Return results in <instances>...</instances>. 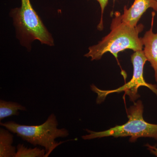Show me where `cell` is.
Wrapping results in <instances>:
<instances>
[{"mask_svg": "<svg viewBox=\"0 0 157 157\" xmlns=\"http://www.w3.org/2000/svg\"><path fill=\"white\" fill-rule=\"evenodd\" d=\"M144 28L142 24L134 27L124 22L121 13L116 11L110 25V33L97 45L90 46L84 56L90 57L91 61L99 60L104 54L109 52L117 59L118 53L126 49L142 50L143 45L139 34Z\"/></svg>", "mask_w": 157, "mask_h": 157, "instance_id": "1", "label": "cell"}, {"mask_svg": "<svg viewBox=\"0 0 157 157\" xmlns=\"http://www.w3.org/2000/svg\"><path fill=\"white\" fill-rule=\"evenodd\" d=\"M10 16L13 19L17 39L28 50H31V44L35 40L50 46L55 45L52 35L34 10L30 0H21V7L11 9Z\"/></svg>", "mask_w": 157, "mask_h": 157, "instance_id": "2", "label": "cell"}, {"mask_svg": "<svg viewBox=\"0 0 157 157\" xmlns=\"http://www.w3.org/2000/svg\"><path fill=\"white\" fill-rule=\"evenodd\" d=\"M0 124L22 140L34 146L44 147L46 151L45 157H48L55 148L63 142L58 143L56 140V138L67 137L69 135L67 129L58 128V122L54 113H52L47 120L40 125H25L12 121Z\"/></svg>", "mask_w": 157, "mask_h": 157, "instance_id": "3", "label": "cell"}, {"mask_svg": "<svg viewBox=\"0 0 157 157\" xmlns=\"http://www.w3.org/2000/svg\"><path fill=\"white\" fill-rule=\"evenodd\" d=\"M144 106L142 101H138L127 110L128 121L121 125H117L111 128L96 132L86 129L88 135L82 137L84 140L107 137H130L129 141L135 142L140 137H150L157 140V124L149 123L143 118Z\"/></svg>", "mask_w": 157, "mask_h": 157, "instance_id": "4", "label": "cell"}, {"mask_svg": "<svg viewBox=\"0 0 157 157\" xmlns=\"http://www.w3.org/2000/svg\"><path fill=\"white\" fill-rule=\"evenodd\" d=\"M147 61L143 50L134 52L131 56V61L133 66L132 78L128 82L117 89L106 90L99 89L94 85L91 86L93 91L98 94L97 103L101 104L109 94L123 91L129 96L130 101L134 102L139 98L138 88L142 86L148 88L157 96L156 85L147 83L144 78V67Z\"/></svg>", "mask_w": 157, "mask_h": 157, "instance_id": "5", "label": "cell"}, {"mask_svg": "<svg viewBox=\"0 0 157 157\" xmlns=\"http://www.w3.org/2000/svg\"><path fill=\"white\" fill-rule=\"evenodd\" d=\"M148 9H152L157 12V0H135L129 9L124 6L122 18L130 25L136 26L140 18Z\"/></svg>", "mask_w": 157, "mask_h": 157, "instance_id": "6", "label": "cell"}, {"mask_svg": "<svg viewBox=\"0 0 157 157\" xmlns=\"http://www.w3.org/2000/svg\"><path fill=\"white\" fill-rule=\"evenodd\" d=\"M151 27L147 31L144 36L141 38L144 47V52L155 71V80L157 83V33L153 31L155 12L151 13Z\"/></svg>", "mask_w": 157, "mask_h": 157, "instance_id": "7", "label": "cell"}, {"mask_svg": "<svg viewBox=\"0 0 157 157\" xmlns=\"http://www.w3.org/2000/svg\"><path fill=\"white\" fill-rule=\"evenodd\" d=\"M14 136L9 130L0 128V157H14L17 147L12 145Z\"/></svg>", "mask_w": 157, "mask_h": 157, "instance_id": "8", "label": "cell"}, {"mask_svg": "<svg viewBox=\"0 0 157 157\" xmlns=\"http://www.w3.org/2000/svg\"><path fill=\"white\" fill-rule=\"evenodd\" d=\"M18 110L26 111V108L17 102L0 101V121L11 116L19 115Z\"/></svg>", "mask_w": 157, "mask_h": 157, "instance_id": "9", "label": "cell"}, {"mask_svg": "<svg viewBox=\"0 0 157 157\" xmlns=\"http://www.w3.org/2000/svg\"><path fill=\"white\" fill-rule=\"evenodd\" d=\"M16 147L17 151L14 157H44L46 155L45 149L37 147L28 148L21 144H19Z\"/></svg>", "mask_w": 157, "mask_h": 157, "instance_id": "10", "label": "cell"}, {"mask_svg": "<svg viewBox=\"0 0 157 157\" xmlns=\"http://www.w3.org/2000/svg\"><path fill=\"white\" fill-rule=\"evenodd\" d=\"M98 1L101 7V17L100 19V22L99 24L98 25L97 28L100 31H102L104 29V22H103V15L104 10L106 6H107L109 0H96Z\"/></svg>", "mask_w": 157, "mask_h": 157, "instance_id": "11", "label": "cell"}, {"mask_svg": "<svg viewBox=\"0 0 157 157\" xmlns=\"http://www.w3.org/2000/svg\"><path fill=\"white\" fill-rule=\"evenodd\" d=\"M145 146L147 147V149L153 155L157 157V147L156 146H153L151 144H145Z\"/></svg>", "mask_w": 157, "mask_h": 157, "instance_id": "12", "label": "cell"}, {"mask_svg": "<svg viewBox=\"0 0 157 157\" xmlns=\"http://www.w3.org/2000/svg\"><path fill=\"white\" fill-rule=\"evenodd\" d=\"M116 1V0H113V2H115Z\"/></svg>", "mask_w": 157, "mask_h": 157, "instance_id": "13", "label": "cell"}, {"mask_svg": "<svg viewBox=\"0 0 157 157\" xmlns=\"http://www.w3.org/2000/svg\"></svg>", "mask_w": 157, "mask_h": 157, "instance_id": "14", "label": "cell"}]
</instances>
